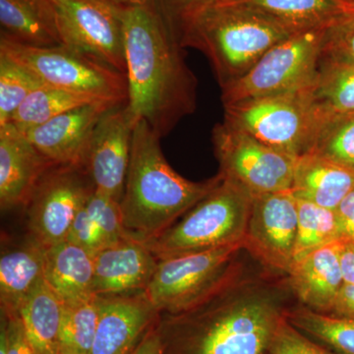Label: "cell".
Returning a JSON list of instances; mask_svg holds the SVG:
<instances>
[{"label":"cell","instance_id":"obj_1","mask_svg":"<svg viewBox=\"0 0 354 354\" xmlns=\"http://www.w3.org/2000/svg\"><path fill=\"white\" fill-rule=\"evenodd\" d=\"M297 304L286 274L241 260L197 304L160 313L162 354H274L286 311Z\"/></svg>","mask_w":354,"mask_h":354},{"label":"cell","instance_id":"obj_2","mask_svg":"<svg viewBox=\"0 0 354 354\" xmlns=\"http://www.w3.org/2000/svg\"><path fill=\"white\" fill-rule=\"evenodd\" d=\"M124 32L128 113L162 138L196 109V78L151 4L125 6Z\"/></svg>","mask_w":354,"mask_h":354},{"label":"cell","instance_id":"obj_3","mask_svg":"<svg viewBox=\"0 0 354 354\" xmlns=\"http://www.w3.org/2000/svg\"><path fill=\"white\" fill-rule=\"evenodd\" d=\"M160 139L145 121L135 124L120 209L128 237L142 243L164 234L223 181L221 174L199 183L179 176Z\"/></svg>","mask_w":354,"mask_h":354},{"label":"cell","instance_id":"obj_4","mask_svg":"<svg viewBox=\"0 0 354 354\" xmlns=\"http://www.w3.org/2000/svg\"><path fill=\"white\" fill-rule=\"evenodd\" d=\"M295 32L253 9L218 0L184 25L179 43L206 55L223 88L245 75L268 51Z\"/></svg>","mask_w":354,"mask_h":354},{"label":"cell","instance_id":"obj_5","mask_svg":"<svg viewBox=\"0 0 354 354\" xmlns=\"http://www.w3.org/2000/svg\"><path fill=\"white\" fill-rule=\"evenodd\" d=\"M253 196L223 177V181L176 221L145 245L158 260L243 244Z\"/></svg>","mask_w":354,"mask_h":354},{"label":"cell","instance_id":"obj_6","mask_svg":"<svg viewBox=\"0 0 354 354\" xmlns=\"http://www.w3.org/2000/svg\"><path fill=\"white\" fill-rule=\"evenodd\" d=\"M223 121L292 158L309 153L320 116L307 87L297 92L223 104Z\"/></svg>","mask_w":354,"mask_h":354},{"label":"cell","instance_id":"obj_7","mask_svg":"<svg viewBox=\"0 0 354 354\" xmlns=\"http://www.w3.org/2000/svg\"><path fill=\"white\" fill-rule=\"evenodd\" d=\"M0 53L29 69L50 87L115 104L127 102V74L120 73L64 44L27 46L1 35Z\"/></svg>","mask_w":354,"mask_h":354},{"label":"cell","instance_id":"obj_8","mask_svg":"<svg viewBox=\"0 0 354 354\" xmlns=\"http://www.w3.org/2000/svg\"><path fill=\"white\" fill-rule=\"evenodd\" d=\"M328 28L297 32L276 44L245 75L221 88L223 104L285 95L308 87L320 64Z\"/></svg>","mask_w":354,"mask_h":354},{"label":"cell","instance_id":"obj_9","mask_svg":"<svg viewBox=\"0 0 354 354\" xmlns=\"http://www.w3.org/2000/svg\"><path fill=\"white\" fill-rule=\"evenodd\" d=\"M243 244L158 260L145 290L160 313H178L208 295L241 263Z\"/></svg>","mask_w":354,"mask_h":354},{"label":"cell","instance_id":"obj_10","mask_svg":"<svg viewBox=\"0 0 354 354\" xmlns=\"http://www.w3.org/2000/svg\"><path fill=\"white\" fill-rule=\"evenodd\" d=\"M216 157L223 178L252 196L290 190L297 158L237 129L225 121L213 130Z\"/></svg>","mask_w":354,"mask_h":354},{"label":"cell","instance_id":"obj_11","mask_svg":"<svg viewBox=\"0 0 354 354\" xmlns=\"http://www.w3.org/2000/svg\"><path fill=\"white\" fill-rule=\"evenodd\" d=\"M55 8L62 44L127 74L124 6L113 0H65Z\"/></svg>","mask_w":354,"mask_h":354},{"label":"cell","instance_id":"obj_12","mask_svg":"<svg viewBox=\"0 0 354 354\" xmlns=\"http://www.w3.org/2000/svg\"><path fill=\"white\" fill-rule=\"evenodd\" d=\"M94 190L82 165H51L26 205L30 239L43 247L66 241L74 218Z\"/></svg>","mask_w":354,"mask_h":354},{"label":"cell","instance_id":"obj_13","mask_svg":"<svg viewBox=\"0 0 354 354\" xmlns=\"http://www.w3.org/2000/svg\"><path fill=\"white\" fill-rule=\"evenodd\" d=\"M298 203L291 190L253 196L243 247L264 269L288 274L295 259Z\"/></svg>","mask_w":354,"mask_h":354},{"label":"cell","instance_id":"obj_14","mask_svg":"<svg viewBox=\"0 0 354 354\" xmlns=\"http://www.w3.org/2000/svg\"><path fill=\"white\" fill-rule=\"evenodd\" d=\"M127 102L114 106L102 116L81 164L95 189L118 202L124 192L135 127Z\"/></svg>","mask_w":354,"mask_h":354},{"label":"cell","instance_id":"obj_15","mask_svg":"<svg viewBox=\"0 0 354 354\" xmlns=\"http://www.w3.org/2000/svg\"><path fill=\"white\" fill-rule=\"evenodd\" d=\"M160 312L144 292L100 297V315L90 354H131Z\"/></svg>","mask_w":354,"mask_h":354},{"label":"cell","instance_id":"obj_16","mask_svg":"<svg viewBox=\"0 0 354 354\" xmlns=\"http://www.w3.org/2000/svg\"><path fill=\"white\" fill-rule=\"evenodd\" d=\"M124 104V102H123ZM115 102H95L71 109L25 133L44 158L55 165H81L97 122Z\"/></svg>","mask_w":354,"mask_h":354},{"label":"cell","instance_id":"obj_17","mask_svg":"<svg viewBox=\"0 0 354 354\" xmlns=\"http://www.w3.org/2000/svg\"><path fill=\"white\" fill-rule=\"evenodd\" d=\"M158 260L142 242L124 239L94 254L93 292L97 297L144 292Z\"/></svg>","mask_w":354,"mask_h":354},{"label":"cell","instance_id":"obj_18","mask_svg":"<svg viewBox=\"0 0 354 354\" xmlns=\"http://www.w3.org/2000/svg\"><path fill=\"white\" fill-rule=\"evenodd\" d=\"M55 165L11 122L0 127V206L26 207L44 172Z\"/></svg>","mask_w":354,"mask_h":354},{"label":"cell","instance_id":"obj_19","mask_svg":"<svg viewBox=\"0 0 354 354\" xmlns=\"http://www.w3.org/2000/svg\"><path fill=\"white\" fill-rule=\"evenodd\" d=\"M342 241L317 249L291 266L286 274L299 304L327 313L344 286L341 267Z\"/></svg>","mask_w":354,"mask_h":354},{"label":"cell","instance_id":"obj_20","mask_svg":"<svg viewBox=\"0 0 354 354\" xmlns=\"http://www.w3.org/2000/svg\"><path fill=\"white\" fill-rule=\"evenodd\" d=\"M354 188V171L313 153L297 158L291 192L297 199L335 209Z\"/></svg>","mask_w":354,"mask_h":354},{"label":"cell","instance_id":"obj_21","mask_svg":"<svg viewBox=\"0 0 354 354\" xmlns=\"http://www.w3.org/2000/svg\"><path fill=\"white\" fill-rule=\"evenodd\" d=\"M44 248V279L64 304L94 297V254L68 241Z\"/></svg>","mask_w":354,"mask_h":354},{"label":"cell","instance_id":"obj_22","mask_svg":"<svg viewBox=\"0 0 354 354\" xmlns=\"http://www.w3.org/2000/svg\"><path fill=\"white\" fill-rule=\"evenodd\" d=\"M1 35L32 46L62 44L51 0H0Z\"/></svg>","mask_w":354,"mask_h":354},{"label":"cell","instance_id":"obj_23","mask_svg":"<svg viewBox=\"0 0 354 354\" xmlns=\"http://www.w3.org/2000/svg\"><path fill=\"white\" fill-rule=\"evenodd\" d=\"M253 9L295 32L330 27L354 14L339 0H221Z\"/></svg>","mask_w":354,"mask_h":354},{"label":"cell","instance_id":"obj_24","mask_svg":"<svg viewBox=\"0 0 354 354\" xmlns=\"http://www.w3.org/2000/svg\"><path fill=\"white\" fill-rule=\"evenodd\" d=\"M44 279V248L29 239L0 257L1 311L18 313L21 305Z\"/></svg>","mask_w":354,"mask_h":354},{"label":"cell","instance_id":"obj_25","mask_svg":"<svg viewBox=\"0 0 354 354\" xmlns=\"http://www.w3.org/2000/svg\"><path fill=\"white\" fill-rule=\"evenodd\" d=\"M64 304L43 279L21 305L18 314L37 354H57Z\"/></svg>","mask_w":354,"mask_h":354},{"label":"cell","instance_id":"obj_26","mask_svg":"<svg viewBox=\"0 0 354 354\" xmlns=\"http://www.w3.org/2000/svg\"><path fill=\"white\" fill-rule=\"evenodd\" d=\"M307 91L320 118L353 113L354 64L321 57Z\"/></svg>","mask_w":354,"mask_h":354},{"label":"cell","instance_id":"obj_27","mask_svg":"<svg viewBox=\"0 0 354 354\" xmlns=\"http://www.w3.org/2000/svg\"><path fill=\"white\" fill-rule=\"evenodd\" d=\"M286 320L310 339L337 354H354V319L328 315L292 305L286 311Z\"/></svg>","mask_w":354,"mask_h":354},{"label":"cell","instance_id":"obj_28","mask_svg":"<svg viewBox=\"0 0 354 354\" xmlns=\"http://www.w3.org/2000/svg\"><path fill=\"white\" fill-rule=\"evenodd\" d=\"M95 102H101V100L46 86L32 92L17 109L9 122L21 131H27L66 111Z\"/></svg>","mask_w":354,"mask_h":354},{"label":"cell","instance_id":"obj_29","mask_svg":"<svg viewBox=\"0 0 354 354\" xmlns=\"http://www.w3.org/2000/svg\"><path fill=\"white\" fill-rule=\"evenodd\" d=\"M297 235L293 264L321 247L341 241L335 209L301 199H297Z\"/></svg>","mask_w":354,"mask_h":354},{"label":"cell","instance_id":"obj_30","mask_svg":"<svg viewBox=\"0 0 354 354\" xmlns=\"http://www.w3.org/2000/svg\"><path fill=\"white\" fill-rule=\"evenodd\" d=\"M309 153L354 171V111L321 118Z\"/></svg>","mask_w":354,"mask_h":354},{"label":"cell","instance_id":"obj_31","mask_svg":"<svg viewBox=\"0 0 354 354\" xmlns=\"http://www.w3.org/2000/svg\"><path fill=\"white\" fill-rule=\"evenodd\" d=\"M100 315V297L64 304L60 328V346L79 354H90Z\"/></svg>","mask_w":354,"mask_h":354},{"label":"cell","instance_id":"obj_32","mask_svg":"<svg viewBox=\"0 0 354 354\" xmlns=\"http://www.w3.org/2000/svg\"><path fill=\"white\" fill-rule=\"evenodd\" d=\"M46 86L29 69L0 53V127L11 120L32 92Z\"/></svg>","mask_w":354,"mask_h":354},{"label":"cell","instance_id":"obj_33","mask_svg":"<svg viewBox=\"0 0 354 354\" xmlns=\"http://www.w3.org/2000/svg\"><path fill=\"white\" fill-rule=\"evenodd\" d=\"M85 207L106 237L109 245L130 239L123 227L120 202L118 200L95 189L88 196Z\"/></svg>","mask_w":354,"mask_h":354},{"label":"cell","instance_id":"obj_34","mask_svg":"<svg viewBox=\"0 0 354 354\" xmlns=\"http://www.w3.org/2000/svg\"><path fill=\"white\" fill-rule=\"evenodd\" d=\"M216 1L218 0H152L150 4L179 43L184 25L193 16Z\"/></svg>","mask_w":354,"mask_h":354},{"label":"cell","instance_id":"obj_35","mask_svg":"<svg viewBox=\"0 0 354 354\" xmlns=\"http://www.w3.org/2000/svg\"><path fill=\"white\" fill-rule=\"evenodd\" d=\"M322 57L354 64V14L328 28Z\"/></svg>","mask_w":354,"mask_h":354},{"label":"cell","instance_id":"obj_36","mask_svg":"<svg viewBox=\"0 0 354 354\" xmlns=\"http://www.w3.org/2000/svg\"><path fill=\"white\" fill-rule=\"evenodd\" d=\"M66 241L82 247L92 254L109 246L106 237L88 214L85 205L74 218Z\"/></svg>","mask_w":354,"mask_h":354},{"label":"cell","instance_id":"obj_37","mask_svg":"<svg viewBox=\"0 0 354 354\" xmlns=\"http://www.w3.org/2000/svg\"><path fill=\"white\" fill-rule=\"evenodd\" d=\"M274 354H337L310 339L286 320L281 326Z\"/></svg>","mask_w":354,"mask_h":354},{"label":"cell","instance_id":"obj_38","mask_svg":"<svg viewBox=\"0 0 354 354\" xmlns=\"http://www.w3.org/2000/svg\"><path fill=\"white\" fill-rule=\"evenodd\" d=\"M7 319L8 354H37L28 339L19 314L1 311Z\"/></svg>","mask_w":354,"mask_h":354},{"label":"cell","instance_id":"obj_39","mask_svg":"<svg viewBox=\"0 0 354 354\" xmlns=\"http://www.w3.org/2000/svg\"><path fill=\"white\" fill-rule=\"evenodd\" d=\"M341 241L354 243V188L335 209Z\"/></svg>","mask_w":354,"mask_h":354},{"label":"cell","instance_id":"obj_40","mask_svg":"<svg viewBox=\"0 0 354 354\" xmlns=\"http://www.w3.org/2000/svg\"><path fill=\"white\" fill-rule=\"evenodd\" d=\"M323 314L354 319V286H342L333 306L327 313Z\"/></svg>","mask_w":354,"mask_h":354},{"label":"cell","instance_id":"obj_41","mask_svg":"<svg viewBox=\"0 0 354 354\" xmlns=\"http://www.w3.org/2000/svg\"><path fill=\"white\" fill-rule=\"evenodd\" d=\"M157 320L151 326L150 329L148 330V332L146 333L142 341L139 342L138 346L132 351L131 354H162Z\"/></svg>","mask_w":354,"mask_h":354},{"label":"cell","instance_id":"obj_42","mask_svg":"<svg viewBox=\"0 0 354 354\" xmlns=\"http://www.w3.org/2000/svg\"><path fill=\"white\" fill-rule=\"evenodd\" d=\"M341 267L344 285L354 286V243L342 241Z\"/></svg>","mask_w":354,"mask_h":354},{"label":"cell","instance_id":"obj_43","mask_svg":"<svg viewBox=\"0 0 354 354\" xmlns=\"http://www.w3.org/2000/svg\"><path fill=\"white\" fill-rule=\"evenodd\" d=\"M113 1L116 2V3H120L121 6H136L150 4L152 0H113Z\"/></svg>","mask_w":354,"mask_h":354},{"label":"cell","instance_id":"obj_44","mask_svg":"<svg viewBox=\"0 0 354 354\" xmlns=\"http://www.w3.org/2000/svg\"><path fill=\"white\" fill-rule=\"evenodd\" d=\"M57 354H79L75 353V351H71V349L64 348V346H60L58 348Z\"/></svg>","mask_w":354,"mask_h":354},{"label":"cell","instance_id":"obj_45","mask_svg":"<svg viewBox=\"0 0 354 354\" xmlns=\"http://www.w3.org/2000/svg\"><path fill=\"white\" fill-rule=\"evenodd\" d=\"M342 3L346 4V6L353 7L354 8V0H339Z\"/></svg>","mask_w":354,"mask_h":354},{"label":"cell","instance_id":"obj_46","mask_svg":"<svg viewBox=\"0 0 354 354\" xmlns=\"http://www.w3.org/2000/svg\"><path fill=\"white\" fill-rule=\"evenodd\" d=\"M51 1L55 3V6H57L58 4L62 3V2L65 1V0H51Z\"/></svg>","mask_w":354,"mask_h":354}]
</instances>
